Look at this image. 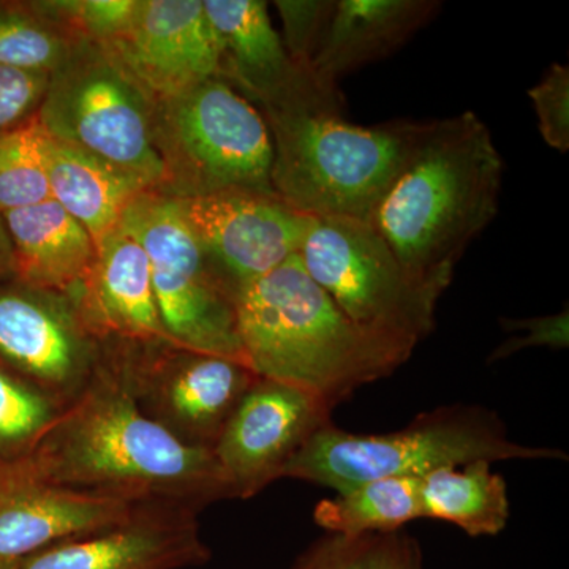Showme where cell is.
<instances>
[{
  "mask_svg": "<svg viewBox=\"0 0 569 569\" xmlns=\"http://www.w3.org/2000/svg\"><path fill=\"white\" fill-rule=\"evenodd\" d=\"M14 258V280L70 296L96 263L91 234L54 200L3 213Z\"/></svg>",
  "mask_w": 569,
  "mask_h": 569,
  "instance_id": "obj_20",
  "label": "cell"
},
{
  "mask_svg": "<svg viewBox=\"0 0 569 569\" xmlns=\"http://www.w3.org/2000/svg\"><path fill=\"white\" fill-rule=\"evenodd\" d=\"M50 77L0 66V133L9 132L37 114Z\"/></svg>",
  "mask_w": 569,
  "mask_h": 569,
  "instance_id": "obj_31",
  "label": "cell"
},
{
  "mask_svg": "<svg viewBox=\"0 0 569 569\" xmlns=\"http://www.w3.org/2000/svg\"><path fill=\"white\" fill-rule=\"evenodd\" d=\"M126 228L149 258L164 331L176 346L247 367L234 293L206 257L171 198L141 193L127 209Z\"/></svg>",
  "mask_w": 569,
  "mask_h": 569,
  "instance_id": "obj_9",
  "label": "cell"
},
{
  "mask_svg": "<svg viewBox=\"0 0 569 569\" xmlns=\"http://www.w3.org/2000/svg\"><path fill=\"white\" fill-rule=\"evenodd\" d=\"M44 132L111 164L144 189L162 187L153 97L104 44L81 40L50 77L37 111Z\"/></svg>",
  "mask_w": 569,
  "mask_h": 569,
  "instance_id": "obj_7",
  "label": "cell"
},
{
  "mask_svg": "<svg viewBox=\"0 0 569 569\" xmlns=\"http://www.w3.org/2000/svg\"><path fill=\"white\" fill-rule=\"evenodd\" d=\"M331 408L301 389L258 378L212 448L233 498L258 496L282 478L307 440L331 425Z\"/></svg>",
  "mask_w": 569,
  "mask_h": 569,
  "instance_id": "obj_14",
  "label": "cell"
},
{
  "mask_svg": "<svg viewBox=\"0 0 569 569\" xmlns=\"http://www.w3.org/2000/svg\"><path fill=\"white\" fill-rule=\"evenodd\" d=\"M505 163L475 112L422 122L370 224L408 271L447 290L467 247L496 219Z\"/></svg>",
  "mask_w": 569,
  "mask_h": 569,
  "instance_id": "obj_2",
  "label": "cell"
},
{
  "mask_svg": "<svg viewBox=\"0 0 569 569\" xmlns=\"http://www.w3.org/2000/svg\"><path fill=\"white\" fill-rule=\"evenodd\" d=\"M422 518L443 520L468 537H496L507 527V481L488 460L438 468L421 478Z\"/></svg>",
  "mask_w": 569,
  "mask_h": 569,
  "instance_id": "obj_22",
  "label": "cell"
},
{
  "mask_svg": "<svg viewBox=\"0 0 569 569\" xmlns=\"http://www.w3.org/2000/svg\"><path fill=\"white\" fill-rule=\"evenodd\" d=\"M559 448L516 443L507 426L488 408L440 407L418 415L389 433H353L321 427L284 467L282 478L299 479L336 493L388 478H422L438 468L475 460H568Z\"/></svg>",
  "mask_w": 569,
  "mask_h": 569,
  "instance_id": "obj_5",
  "label": "cell"
},
{
  "mask_svg": "<svg viewBox=\"0 0 569 569\" xmlns=\"http://www.w3.org/2000/svg\"><path fill=\"white\" fill-rule=\"evenodd\" d=\"M63 407L0 362V467L28 458Z\"/></svg>",
  "mask_w": 569,
  "mask_h": 569,
  "instance_id": "obj_25",
  "label": "cell"
},
{
  "mask_svg": "<svg viewBox=\"0 0 569 569\" xmlns=\"http://www.w3.org/2000/svg\"><path fill=\"white\" fill-rule=\"evenodd\" d=\"M37 3L78 39L107 44L126 31L138 0H47Z\"/></svg>",
  "mask_w": 569,
  "mask_h": 569,
  "instance_id": "obj_28",
  "label": "cell"
},
{
  "mask_svg": "<svg viewBox=\"0 0 569 569\" xmlns=\"http://www.w3.org/2000/svg\"><path fill=\"white\" fill-rule=\"evenodd\" d=\"M198 244L234 296L301 252L316 217L276 193L223 192L171 198Z\"/></svg>",
  "mask_w": 569,
  "mask_h": 569,
  "instance_id": "obj_12",
  "label": "cell"
},
{
  "mask_svg": "<svg viewBox=\"0 0 569 569\" xmlns=\"http://www.w3.org/2000/svg\"><path fill=\"white\" fill-rule=\"evenodd\" d=\"M20 462L51 485L130 503L201 511L233 498L212 449L182 443L142 413L118 355L107 346L91 380Z\"/></svg>",
  "mask_w": 569,
  "mask_h": 569,
  "instance_id": "obj_1",
  "label": "cell"
},
{
  "mask_svg": "<svg viewBox=\"0 0 569 569\" xmlns=\"http://www.w3.org/2000/svg\"><path fill=\"white\" fill-rule=\"evenodd\" d=\"M14 280V258L11 249L9 231L3 216L0 213V283Z\"/></svg>",
  "mask_w": 569,
  "mask_h": 569,
  "instance_id": "obj_33",
  "label": "cell"
},
{
  "mask_svg": "<svg viewBox=\"0 0 569 569\" xmlns=\"http://www.w3.org/2000/svg\"><path fill=\"white\" fill-rule=\"evenodd\" d=\"M234 305L250 369L331 410L413 353L356 326L309 276L299 253L239 288Z\"/></svg>",
  "mask_w": 569,
  "mask_h": 569,
  "instance_id": "obj_3",
  "label": "cell"
},
{
  "mask_svg": "<svg viewBox=\"0 0 569 569\" xmlns=\"http://www.w3.org/2000/svg\"><path fill=\"white\" fill-rule=\"evenodd\" d=\"M137 505L51 485L20 460L0 467V569L67 539L118 526Z\"/></svg>",
  "mask_w": 569,
  "mask_h": 569,
  "instance_id": "obj_17",
  "label": "cell"
},
{
  "mask_svg": "<svg viewBox=\"0 0 569 569\" xmlns=\"http://www.w3.org/2000/svg\"><path fill=\"white\" fill-rule=\"evenodd\" d=\"M152 127L163 168L157 192L164 197L276 193L274 149L264 116L220 78L153 99Z\"/></svg>",
  "mask_w": 569,
  "mask_h": 569,
  "instance_id": "obj_6",
  "label": "cell"
},
{
  "mask_svg": "<svg viewBox=\"0 0 569 569\" xmlns=\"http://www.w3.org/2000/svg\"><path fill=\"white\" fill-rule=\"evenodd\" d=\"M402 569H422L421 550H419V546L415 539L413 542H411L410 550H408L406 563H403Z\"/></svg>",
  "mask_w": 569,
  "mask_h": 569,
  "instance_id": "obj_34",
  "label": "cell"
},
{
  "mask_svg": "<svg viewBox=\"0 0 569 569\" xmlns=\"http://www.w3.org/2000/svg\"><path fill=\"white\" fill-rule=\"evenodd\" d=\"M263 112L274 149L272 189L316 219L369 223L422 129L411 121L359 127L342 112Z\"/></svg>",
  "mask_w": 569,
  "mask_h": 569,
  "instance_id": "obj_4",
  "label": "cell"
},
{
  "mask_svg": "<svg viewBox=\"0 0 569 569\" xmlns=\"http://www.w3.org/2000/svg\"><path fill=\"white\" fill-rule=\"evenodd\" d=\"M299 257L336 306L370 335L413 351L436 328L443 288L408 271L372 224L316 219Z\"/></svg>",
  "mask_w": 569,
  "mask_h": 569,
  "instance_id": "obj_8",
  "label": "cell"
},
{
  "mask_svg": "<svg viewBox=\"0 0 569 569\" xmlns=\"http://www.w3.org/2000/svg\"><path fill=\"white\" fill-rule=\"evenodd\" d=\"M421 478H388L365 482L325 498L313 511L317 526L339 537L396 533L422 518Z\"/></svg>",
  "mask_w": 569,
  "mask_h": 569,
  "instance_id": "obj_23",
  "label": "cell"
},
{
  "mask_svg": "<svg viewBox=\"0 0 569 569\" xmlns=\"http://www.w3.org/2000/svg\"><path fill=\"white\" fill-rule=\"evenodd\" d=\"M538 129L549 148L559 152L569 149V69L552 63L542 80L529 91Z\"/></svg>",
  "mask_w": 569,
  "mask_h": 569,
  "instance_id": "obj_30",
  "label": "cell"
},
{
  "mask_svg": "<svg viewBox=\"0 0 569 569\" xmlns=\"http://www.w3.org/2000/svg\"><path fill=\"white\" fill-rule=\"evenodd\" d=\"M283 47L298 66L312 69L336 13L337 0H279Z\"/></svg>",
  "mask_w": 569,
  "mask_h": 569,
  "instance_id": "obj_29",
  "label": "cell"
},
{
  "mask_svg": "<svg viewBox=\"0 0 569 569\" xmlns=\"http://www.w3.org/2000/svg\"><path fill=\"white\" fill-rule=\"evenodd\" d=\"M47 167L51 200L88 230L96 249L121 227L130 204L151 192L111 164L50 134Z\"/></svg>",
  "mask_w": 569,
  "mask_h": 569,
  "instance_id": "obj_21",
  "label": "cell"
},
{
  "mask_svg": "<svg viewBox=\"0 0 569 569\" xmlns=\"http://www.w3.org/2000/svg\"><path fill=\"white\" fill-rule=\"evenodd\" d=\"M70 299L102 346L171 342L157 309L148 254L126 228L104 239Z\"/></svg>",
  "mask_w": 569,
  "mask_h": 569,
  "instance_id": "obj_18",
  "label": "cell"
},
{
  "mask_svg": "<svg viewBox=\"0 0 569 569\" xmlns=\"http://www.w3.org/2000/svg\"><path fill=\"white\" fill-rule=\"evenodd\" d=\"M104 47L153 99L222 80L219 43L203 0H138L126 31Z\"/></svg>",
  "mask_w": 569,
  "mask_h": 569,
  "instance_id": "obj_15",
  "label": "cell"
},
{
  "mask_svg": "<svg viewBox=\"0 0 569 569\" xmlns=\"http://www.w3.org/2000/svg\"><path fill=\"white\" fill-rule=\"evenodd\" d=\"M501 328L508 332H523L511 336L498 346L489 356V362L501 361L519 353L526 348L548 347L563 350L569 346V312L561 310L556 316L527 318V320H507L501 318Z\"/></svg>",
  "mask_w": 569,
  "mask_h": 569,
  "instance_id": "obj_32",
  "label": "cell"
},
{
  "mask_svg": "<svg viewBox=\"0 0 569 569\" xmlns=\"http://www.w3.org/2000/svg\"><path fill=\"white\" fill-rule=\"evenodd\" d=\"M200 509L176 503H138L110 529L67 539L9 569H182L204 563Z\"/></svg>",
  "mask_w": 569,
  "mask_h": 569,
  "instance_id": "obj_16",
  "label": "cell"
},
{
  "mask_svg": "<svg viewBox=\"0 0 569 569\" xmlns=\"http://www.w3.org/2000/svg\"><path fill=\"white\" fill-rule=\"evenodd\" d=\"M80 41L37 2H0V66L51 74Z\"/></svg>",
  "mask_w": 569,
  "mask_h": 569,
  "instance_id": "obj_24",
  "label": "cell"
},
{
  "mask_svg": "<svg viewBox=\"0 0 569 569\" xmlns=\"http://www.w3.org/2000/svg\"><path fill=\"white\" fill-rule=\"evenodd\" d=\"M220 50L222 80L263 111L342 112L339 89L298 66L272 28L263 0H203Z\"/></svg>",
  "mask_w": 569,
  "mask_h": 569,
  "instance_id": "obj_13",
  "label": "cell"
},
{
  "mask_svg": "<svg viewBox=\"0 0 569 569\" xmlns=\"http://www.w3.org/2000/svg\"><path fill=\"white\" fill-rule=\"evenodd\" d=\"M436 0H337L313 73L329 88L367 63L380 61L406 44L440 10Z\"/></svg>",
  "mask_w": 569,
  "mask_h": 569,
  "instance_id": "obj_19",
  "label": "cell"
},
{
  "mask_svg": "<svg viewBox=\"0 0 569 569\" xmlns=\"http://www.w3.org/2000/svg\"><path fill=\"white\" fill-rule=\"evenodd\" d=\"M413 539L402 531L331 537L318 542L296 569H402Z\"/></svg>",
  "mask_w": 569,
  "mask_h": 569,
  "instance_id": "obj_27",
  "label": "cell"
},
{
  "mask_svg": "<svg viewBox=\"0 0 569 569\" xmlns=\"http://www.w3.org/2000/svg\"><path fill=\"white\" fill-rule=\"evenodd\" d=\"M103 346L69 296L0 283V362L67 406L91 380Z\"/></svg>",
  "mask_w": 569,
  "mask_h": 569,
  "instance_id": "obj_11",
  "label": "cell"
},
{
  "mask_svg": "<svg viewBox=\"0 0 569 569\" xmlns=\"http://www.w3.org/2000/svg\"><path fill=\"white\" fill-rule=\"evenodd\" d=\"M48 133L37 114L0 133V213L51 200L47 167Z\"/></svg>",
  "mask_w": 569,
  "mask_h": 569,
  "instance_id": "obj_26",
  "label": "cell"
},
{
  "mask_svg": "<svg viewBox=\"0 0 569 569\" xmlns=\"http://www.w3.org/2000/svg\"><path fill=\"white\" fill-rule=\"evenodd\" d=\"M142 413L189 447L212 449L257 373L233 359L173 342L107 346Z\"/></svg>",
  "mask_w": 569,
  "mask_h": 569,
  "instance_id": "obj_10",
  "label": "cell"
}]
</instances>
